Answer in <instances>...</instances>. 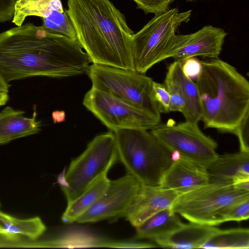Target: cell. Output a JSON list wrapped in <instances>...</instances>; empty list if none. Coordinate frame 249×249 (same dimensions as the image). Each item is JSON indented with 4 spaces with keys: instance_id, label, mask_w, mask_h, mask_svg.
I'll list each match as a JSON object with an SVG mask.
<instances>
[{
    "instance_id": "cell-18",
    "label": "cell",
    "mask_w": 249,
    "mask_h": 249,
    "mask_svg": "<svg viewBox=\"0 0 249 249\" xmlns=\"http://www.w3.org/2000/svg\"><path fill=\"white\" fill-rule=\"evenodd\" d=\"M218 228L214 226L190 222L171 232L156 239L159 246L173 249L201 248Z\"/></svg>"
},
{
    "instance_id": "cell-12",
    "label": "cell",
    "mask_w": 249,
    "mask_h": 249,
    "mask_svg": "<svg viewBox=\"0 0 249 249\" xmlns=\"http://www.w3.org/2000/svg\"><path fill=\"white\" fill-rule=\"evenodd\" d=\"M227 34L224 29L211 25L190 34H175L169 43L165 59L171 57L182 61L196 56L217 58Z\"/></svg>"
},
{
    "instance_id": "cell-26",
    "label": "cell",
    "mask_w": 249,
    "mask_h": 249,
    "mask_svg": "<svg viewBox=\"0 0 249 249\" xmlns=\"http://www.w3.org/2000/svg\"><path fill=\"white\" fill-rule=\"evenodd\" d=\"M43 241L33 240L27 237L0 231V248H43Z\"/></svg>"
},
{
    "instance_id": "cell-36",
    "label": "cell",
    "mask_w": 249,
    "mask_h": 249,
    "mask_svg": "<svg viewBox=\"0 0 249 249\" xmlns=\"http://www.w3.org/2000/svg\"><path fill=\"white\" fill-rule=\"evenodd\" d=\"M58 117V122H61L65 119V113L59 111H54L53 113V119Z\"/></svg>"
},
{
    "instance_id": "cell-14",
    "label": "cell",
    "mask_w": 249,
    "mask_h": 249,
    "mask_svg": "<svg viewBox=\"0 0 249 249\" xmlns=\"http://www.w3.org/2000/svg\"><path fill=\"white\" fill-rule=\"evenodd\" d=\"M208 182L209 177L205 165L176 155L159 186L182 194Z\"/></svg>"
},
{
    "instance_id": "cell-15",
    "label": "cell",
    "mask_w": 249,
    "mask_h": 249,
    "mask_svg": "<svg viewBox=\"0 0 249 249\" xmlns=\"http://www.w3.org/2000/svg\"><path fill=\"white\" fill-rule=\"evenodd\" d=\"M206 167L210 182L235 184L249 180V152L218 155Z\"/></svg>"
},
{
    "instance_id": "cell-5",
    "label": "cell",
    "mask_w": 249,
    "mask_h": 249,
    "mask_svg": "<svg viewBox=\"0 0 249 249\" xmlns=\"http://www.w3.org/2000/svg\"><path fill=\"white\" fill-rule=\"evenodd\" d=\"M118 159L114 132L96 136L85 150L71 162L58 182L67 204L77 198L109 170Z\"/></svg>"
},
{
    "instance_id": "cell-30",
    "label": "cell",
    "mask_w": 249,
    "mask_h": 249,
    "mask_svg": "<svg viewBox=\"0 0 249 249\" xmlns=\"http://www.w3.org/2000/svg\"><path fill=\"white\" fill-rule=\"evenodd\" d=\"M232 133L238 139L240 151L249 152V113L243 118Z\"/></svg>"
},
{
    "instance_id": "cell-21",
    "label": "cell",
    "mask_w": 249,
    "mask_h": 249,
    "mask_svg": "<svg viewBox=\"0 0 249 249\" xmlns=\"http://www.w3.org/2000/svg\"><path fill=\"white\" fill-rule=\"evenodd\" d=\"M107 175L100 177L77 198L67 204L61 217L64 223L75 222L98 201L109 185L110 180Z\"/></svg>"
},
{
    "instance_id": "cell-3",
    "label": "cell",
    "mask_w": 249,
    "mask_h": 249,
    "mask_svg": "<svg viewBox=\"0 0 249 249\" xmlns=\"http://www.w3.org/2000/svg\"><path fill=\"white\" fill-rule=\"evenodd\" d=\"M196 79L205 128L232 133L249 113V82L229 63L220 59L201 61Z\"/></svg>"
},
{
    "instance_id": "cell-16",
    "label": "cell",
    "mask_w": 249,
    "mask_h": 249,
    "mask_svg": "<svg viewBox=\"0 0 249 249\" xmlns=\"http://www.w3.org/2000/svg\"><path fill=\"white\" fill-rule=\"evenodd\" d=\"M56 238L45 241L47 248L110 247L145 248L147 243L133 241H115L103 238L80 229H68Z\"/></svg>"
},
{
    "instance_id": "cell-31",
    "label": "cell",
    "mask_w": 249,
    "mask_h": 249,
    "mask_svg": "<svg viewBox=\"0 0 249 249\" xmlns=\"http://www.w3.org/2000/svg\"><path fill=\"white\" fill-rule=\"evenodd\" d=\"M164 84L170 94L169 111H178L182 113L185 108V103L183 98L176 88L170 83L164 81Z\"/></svg>"
},
{
    "instance_id": "cell-32",
    "label": "cell",
    "mask_w": 249,
    "mask_h": 249,
    "mask_svg": "<svg viewBox=\"0 0 249 249\" xmlns=\"http://www.w3.org/2000/svg\"><path fill=\"white\" fill-rule=\"evenodd\" d=\"M202 69L201 61L195 57L187 58L182 62V70L184 74L192 80L199 75Z\"/></svg>"
},
{
    "instance_id": "cell-29",
    "label": "cell",
    "mask_w": 249,
    "mask_h": 249,
    "mask_svg": "<svg viewBox=\"0 0 249 249\" xmlns=\"http://www.w3.org/2000/svg\"><path fill=\"white\" fill-rule=\"evenodd\" d=\"M153 89L154 98L160 113L170 112V94L164 83L153 81Z\"/></svg>"
},
{
    "instance_id": "cell-17",
    "label": "cell",
    "mask_w": 249,
    "mask_h": 249,
    "mask_svg": "<svg viewBox=\"0 0 249 249\" xmlns=\"http://www.w3.org/2000/svg\"><path fill=\"white\" fill-rule=\"evenodd\" d=\"M182 62L175 60L168 66L164 81L172 84L183 98L185 108L182 114L185 121L198 124L201 111L197 87L183 72Z\"/></svg>"
},
{
    "instance_id": "cell-27",
    "label": "cell",
    "mask_w": 249,
    "mask_h": 249,
    "mask_svg": "<svg viewBox=\"0 0 249 249\" xmlns=\"http://www.w3.org/2000/svg\"><path fill=\"white\" fill-rule=\"evenodd\" d=\"M249 217V197L235 202L228 206L221 216L222 223L247 220Z\"/></svg>"
},
{
    "instance_id": "cell-7",
    "label": "cell",
    "mask_w": 249,
    "mask_h": 249,
    "mask_svg": "<svg viewBox=\"0 0 249 249\" xmlns=\"http://www.w3.org/2000/svg\"><path fill=\"white\" fill-rule=\"evenodd\" d=\"M87 74L92 87L108 92L161 119L153 79L135 70L92 64Z\"/></svg>"
},
{
    "instance_id": "cell-19",
    "label": "cell",
    "mask_w": 249,
    "mask_h": 249,
    "mask_svg": "<svg viewBox=\"0 0 249 249\" xmlns=\"http://www.w3.org/2000/svg\"><path fill=\"white\" fill-rule=\"evenodd\" d=\"M24 112L6 107L0 112V144L19 138L37 133L41 124L36 120L35 110L32 117L24 116Z\"/></svg>"
},
{
    "instance_id": "cell-11",
    "label": "cell",
    "mask_w": 249,
    "mask_h": 249,
    "mask_svg": "<svg viewBox=\"0 0 249 249\" xmlns=\"http://www.w3.org/2000/svg\"><path fill=\"white\" fill-rule=\"evenodd\" d=\"M142 185L128 173L118 179L110 180L107 189L98 201L75 222L93 223L123 217Z\"/></svg>"
},
{
    "instance_id": "cell-22",
    "label": "cell",
    "mask_w": 249,
    "mask_h": 249,
    "mask_svg": "<svg viewBox=\"0 0 249 249\" xmlns=\"http://www.w3.org/2000/svg\"><path fill=\"white\" fill-rule=\"evenodd\" d=\"M46 230V226L39 217L19 219L0 211V231L18 234L36 240Z\"/></svg>"
},
{
    "instance_id": "cell-33",
    "label": "cell",
    "mask_w": 249,
    "mask_h": 249,
    "mask_svg": "<svg viewBox=\"0 0 249 249\" xmlns=\"http://www.w3.org/2000/svg\"><path fill=\"white\" fill-rule=\"evenodd\" d=\"M16 0H0V22L13 19Z\"/></svg>"
},
{
    "instance_id": "cell-8",
    "label": "cell",
    "mask_w": 249,
    "mask_h": 249,
    "mask_svg": "<svg viewBox=\"0 0 249 249\" xmlns=\"http://www.w3.org/2000/svg\"><path fill=\"white\" fill-rule=\"evenodd\" d=\"M192 10L180 12L175 8L155 15L132 37V52L135 70L145 74L152 67L165 59L172 37L179 27L191 19Z\"/></svg>"
},
{
    "instance_id": "cell-9",
    "label": "cell",
    "mask_w": 249,
    "mask_h": 249,
    "mask_svg": "<svg viewBox=\"0 0 249 249\" xmlns=\"http://www.w3.org/2000/svg\"><path fill=\"white\" fill-rule=\"evenodd\" d=\"M83 104L111 131L123 129L151 130L160 119L103 90L92 88Z\"/></svg>"
},
{
    "instance_id": "cell-13",
    "label": "cell",
    "mask_w": 249,
    "mask_h": 249,
    "mask_svg": "<svg viewBox=\"0 0 249 249\" xmlns=\"http://www.w3.org/2000/svg\"><path fill=\"white\" fill-rule=\"evenodd\" d=\"M180 194L160 186L142 185L123 217L136 227L153 214L170 207Z\"/></svg>"
},
{
    "instance_id": "cell-4",
    "label": "cell",
    "mask_w": 249,
    "mask_h": 249,
    "mask_svg": "<svg viewBox=\"0 0 249 249\" xmlns=\"http://www.w3.org/2000/svg\"><path fill=\"white\" fill-rule=\"evenodd\" d=\"M113 132L118 158L127 173L142 185L159 186L175 154L147 130L123 129Z\"/></svg>"
},
{
    "instance_id": "cell-1",
    "label": "cell",
    "mask_w": 249,
    "mask_h": 249,
    "mask_svg": "<svg viewBox=\"0 0 249 249\" xmlns=\"http://www.w3.org/2000/svg\"><path fill=\"white\" fill-rule=\"evenodd\" d=\"M92 63L78 40L27 23L0 34V74L7 82L87 73Z\"/></svg>"
},
{
    "instance_id": "cell-37",
    "label": "cell",
    "mask_w": 249,
    "mask_h": 249,
    "mask_svg": "<svg viewBox=\"0 0 249 249\" xmlns=\"http://www.w3.org/2000/svg\"><path fill=\"white\" fill-rule=\"evenodd\" d=\"M187 1H195L196 0H186Z\"/></svg>"
},
{
    "instance_id": "cell-6",
    "label": "cell",
    "mask_w": 249,
    "mask_h": 249,
    "mask_svg": "<svg viewBox=\"0 0 249 249\" xmlns=\"http://www.w3.org/2000/svg\"><path fill=\"white\" fill-rule=\"evenodd\" d=\"M249 197V190L236 184L208 182L180 194L170 208L189 222L215 226L231 204Z\"/></svg>"
},
{
    "instance_id": "cell-2",
    "label": "cell",
    "mask_w": 249,
    "mask_h": 249,
    "mask_svg": "<svg viewBox=\"0 0 249 249\" xmlns=\"http://www.w3.org/2000/svg\"><path fill=\"white\" fill-rule=\"evenodd\" d=\"M77 38L92 64L135 70L133 32L109 0H68Z\"/></svg>"
},
{
    "instance_id": "cell-34",
    "label": "cell",
    "mask_w": 249,
    "mask_h": 249,
    "mask_svg": "<svg viewBox=\"0 0 249 249\" xmlns=\"http://www.w3.org/2000/svg\"><path fill=\"white\" fill-rule=\"evenodd\" d=\"M10 85L3 78L0 74V90L8 92Z\"/></svg>"
},
{
    "instance_id": "cell-20",
    "label": "cell",
    "mask_w": 249,
    "mask_h": 249,
    "mask_svg": "<svg viewBox=\"0 0 249 249\" xmlns=\"http://www.w3.org/2000/svg\"><path fill=\"white\" fill-rule=\"evenodd\" d=\"M182 224L177 213L169 207L153 214L135 227L136 237L155 241L171 232Z\"/></svg>"
},
{
    "instance_id": "cell-28",
    "label": "cell",
    "mask_w": 249,
    "mask_h": 249,
    "mask_svg": "<svg viewBox=\"0 0 249 249\" xmlns=\"http://www.w3.org/2000/svg\"><path fill=\"white\" fill-rule=\"evenodd\" d=\"M138 9L142 10L145 14H161L169 10L170 4L176 0H132Z\"/></svg>"
},
{
    "instance_id": "cell-23",
    "label": "cell",
    "mask_w": 249,
    "mask_h": 249,
    "mask_svg": "<svg viewBox=\"0 0 249 249\" xmlns=\"http://www.w3.org/2000/svg\"><path fill=\"white\" fill-rule=\"evenodd\" d=\"M202 249L249 248V230L248 228L228 230L217 229L209 237Z\"/></svg>"
},
{
    "instance_id": "cell-24",
    "label": "cell",
    "mask_w": 249,
    "mask_h": 249,
    "mask_svg": "<svg viewBox=\"0 0 249 249\" xmlns=\"http://www.w3.org/2000/svg\"><path fill=\"white\" fill-rule=\"evenodd\" d=\"M53 9H64L61 0H16L12 22L19 26L26 17L34 16L42 18Z\"/></svg>"
},
{
    "instance_id": "cell-25",
    "label": "cell",
    "mask_w": 249,
    "mask_h": 249,
    "mask_svg": "<svg viewBox=\"0 0 249 249\" xmlns=\"http://www.w3.org/2000/svg\"><path fill=\"white\" fill-rule=\"evenodd\" d=\"M42 19V26L48 31L77 40L75 29L67 10H51Z\"/></svg>"
},
{
    "instance_id": "cell-10",
    "label": "cell",
    "mask_w": 249,
    "mask_h": 249,
    "mask_svg": "<svg viewBox=\"0 0 249 249\" xmlns=\"http://www.w3.org/2000/svg\"><path fill=\"white\" fill-rule=\"evenodd\" d=\"M150 132L176 156L195 162L206 166L218 156L217 143L201 130L197 123H160Z\"/></svg>"
},
{
    "instance_id": "cell-35",
    "label": "cell",
    "mask_w": 249,
    "mask_h": 249,
    "mask_svg": "<svg viewBox=\"0 0 249 249\" xmlns=\"http://www.w3.org/2000/svg\"><path fill=\"white\" fill-rule=\"evenodd\" d=\"M8 99V92L0 90V107L5 105Z\"/></svg>"
}]
</instances>
